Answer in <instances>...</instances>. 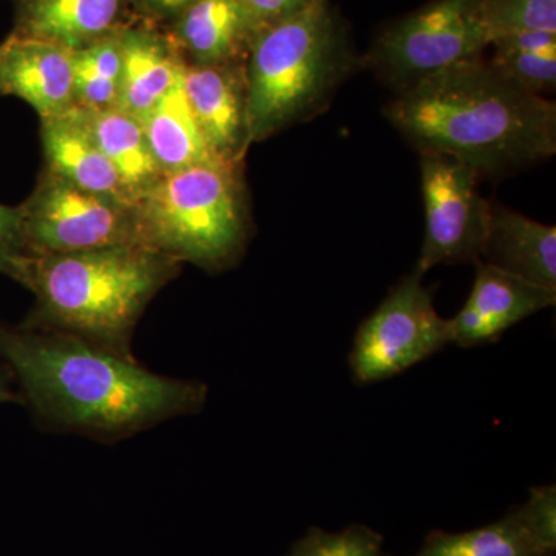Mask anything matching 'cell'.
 <instances>
[{
  "label": "cell",
  "mask_w": 556,
  "mask_h": 556,
  "mask_svg": "<svg viewBox=\"0 0 556 556\" xmlns=\"http://www.w3.org/2000/svg\"><path fill=\"white\" fill-rule=\"evenodd\" d=\"M388 119L420 152L503 174L556 152V105L522 89L489 61L463 62L397 91Z\"/></svg>",
  "instance_id": "2"
},
{
  "label": "cell",
  "mask_w": 556,
  "mask_h": 556,
  "mask_svg": "<svg viewBox=\"0 0 556 556\" xmlns=\"http://www.w3.org/2000/svg\"><path fill=\"white\" fill-rule=\"evenodd\" d=\"M482 262L556 291V229L506 207H492Z\"/></svg>",
  "instance_id": "16"
},
{
  "label": "cell",
  "mask_w": 556,
  "mask_h": 556,
  "mask_svg": "<svg viewBox=\"0 0 556 556\" xmlns=\"http://www.w3.org/2000/svg\"><path fill=\"white\" fill-rule=\"evenodd\" d=\"M121 83L116 109L141 119L182 80L186 61L170 35L148 25H121Z\"/></svg>",
  "instance_id": "13"
},
{
  "label": "cell",
  "mask_w": 556,
  "mask_h": 556,
  "mask_svg": "<svg viewBox=\"0 0 556 556\" xmlns=\"http://www.w3.org/2000/svg\"><path fill=\"white\" fill-rule=\"evenodd\" d=\"M124 2L127 0H20L13 35L78 50L123 25Z\"/></svg>",
  "instance_id": "17"
},
{
  "label": "cell",
  "mask_w": 556,
  "mask_h": 556,
  "mask_svg": "<svg viewBox=\"0 0 556 556\" xmlns=\"http://www.w3.org/2000/svg\"><path fill=\"white\" fill-rule=\"evenodd\" d=\"M415 556H554L530 533L519 507L493 525L450 533L433 530Z\"/></svg>",
  "instance_id": "20"
},
{
  "label": "cell",
  "mask_w": 556,
  "mask_h": 556,
  "mask_svg": "<svg viewBox=\"0 0 556 556\" xmlns=\"http://www.w3.org/2000/svg\"><path fill=\"white\" fill-rule=\"evenodd\" d=\"M519 510L538 544L556 556V486H533Z\"/></svg>",
  "instance_id": "25"
},
{
  "label": "cell",
  "mask_w": 556,
  "mask_h": 556,
  "mask_svg": "<svg viewBox=\"0 0 556 556\" xmlns=\"http://www.w3.org/2000/svg\"><path fill=\"white\" fill-rule=\"evenodd\" d=\"M0 358L36 426L113 444L204 408L207 386L61 332L0 324Z\"/></svg>",
  "instance_id": "1"
},
{
  "label": "cell",
  "mask_w": 556,
  "mask_h": 556,
  "mask_svg": "<svg viewBox=\"0 0 556 556\" xmlns=\"http://www.w3.org/2000/svg\"><path fill=\"white\" fill-rule=\"evenodd\" d=\"M239 166L208 160L161 175L137 201L144 247L211 273L239 262L249 237Z\"/></svg>",
  "instance_id": "5"
},
{
  "label": "cell",
  "mask_w": 556,
  "mask_h": 556,
  "mask_svg": "<svg viewBox=\"0 0 556 556\" xmlns=\"http://www.w3.org/2000/svg\"><path fill=\"white\" fill-rule=\"evenodd\" d=\"M40 139L46 170L78 188L135 203L98 146L83 109L40 119Z\"/></svg>",
  "instance_id": "14"
},
{
  "label": "cell",
  "mask_w": 556,
  "mask_h": 556,
  "mask_svg": "<svg viewBox=\"0 0 556 556\" xmlns=\"http://www.w3.org/2000/svg\"><path fill=\"white\" fill-rule=\"evenodd\" d=\"M141 123L163 174L217 160L201 135L181 84L146 113Z\"/></svg>",
  "instance_id": "19"
},
{
  "label": "cell",
  "mask_w": 556,
  "mask_h": 556,
  "mask_svg": "<svg viewBox=\"0 0 556 556\" xmlns=\"http://www.w3.org/2000/svg\"><path fill=\"white\" fill-rule=\"evenodd\" d=\"M495 51H517V53H535L556 58V33L519 31L497 36L490 40Z\"/></svg>",
  "instance_id": "27"
},
{
  "label": "cell",
  "mask_w": 556,
  "mask_h": 556,
  "mask_svg": "<svg viewBox=\"0 0 556 556\" xmlns=\"http://www.w3.org/2000/svg\"><path fill=\"white\" fill-rule=\"evenodd\" d=\"M489 38L519 31L556 33V0H482Z\"/></svg>",
  "instance_id": "22"
},
{
  "label": "cell",
  "mask_w": 556,
  "mask_h": 556,
  "mask_svg": "<svg viewBox=\"0 0 556 556\" xmlns=\"http://www.w3.org/2000/svg\"><path fill=\"white\" fill-rule=\"evenodd\" d=\"M320 0H243L257 31L302 13Z\"/></svg>",
  "instance_id": "28"
},
{
  "label": "cell",
  "mask_w": 556,
  "mask_h": 556,
  "mask_svg": "<svg viewBox=\"0 0 556 556\" xmlns=\"http://www.w3.org/2000/svg\"><path fill=\"white\" fill-rule=\"evenodd\" d=\"M489 46L482 0H433L388 25L362 61L401 91L442 70L479 60Z\"/></svg>",
  "instance_id": "6"
},
{
  "label": "cell",
  "mask_w": 556,
  "mask_h": 556,
  "mask_svg": "<svg viewBox=\"0 0 556 556\" xmlns=\"http://www.w3.org/2000/svg\"><path fill=\"white\" fill-rule=\"evenodd\" d=\"M426 239L416 269L481 260L492 206L479 192L473 167L437 152H420Z\"/></svg>",
  "instance_id": "9"
},
{
  "label": "cell",
  "mask_w": 556,
  "mask_h": 556,
  "mask_svg": "<svg viewBox=\"0 0 556 556\" xmlns=\"http://www.w3.org/2000/svg\"><path fill=\"white\" fill-rule=\"evenodd\" d=\"M181 86L212 155L240 164L249 149L244 62L186 64Z\"/></svg>",
  "instance_id": "11"
},
{
  "label": "cell",
  "mask_w": 556,
  "mask_h": 556,
  "mask_svg": "<svg viewBox=\"0 0 556 556\" xmlns=\"http://www.w3.org/2000/svg\"><path fill=\"white\" fill-rule=\"evenodd\" d=\"M489 62L501 75L532 93L543 97V93L555 90L556 58L517 51H495Z\"/></svg>",
  "instance_id": "24"
},
{
  "label": "cell",
  "mask_w": 556,
  "mask_h": 556,
  "mask_svg": "<svg viewBox=\"0 0 556 556\" xmlns=\"http://www.w3.org/2000/svg\"><path fill=\"white\" fill-rule=\"evenodd\" d=\"M357 62L328 0L258 30L244 58L249 148L317 115Z\"/></svg>",
  "instance_id": "4"
},
{
  "label": "cell",
  "mask_w": 556,
  "mask_h": 556,
  "mask_svg": "<svg viewBox=\"0 0 556 556\" xmlns=\"http://www.w3.org/2000/svg\"><path fill=\"white\" fill-rule=\"evenodd\" d=\"M20 208L28 254L144 247L137 203L78 188L49 170Z\"/></svg>",
  "instance_id": "7"
},
{
  "label": "cell",
  "mask_w": 556,
  "mask_h": 556,
  "mask_svg": "<svg viewBox=\"0 0 556 556\" xmlns=\"http://www.w3.org/2000/svg\"><path fill=\"white\" fill-rule=\"evenodd\" d=\"M20 404V391H17L16 380L9 365L0 358V405Z\"/></svg>",
  "instance_id": "30"
},
{
  "label": "cell",
  "mask_w": 556,
  "mask_h": 556,
  "mask_svg": "<svg viewBox=\"0 0 556 556\" xmlns=\"http://www.w3.org/2000/svg\"><path fill=\"white\" fill-rule=\"evenodd\" d=\"M473 289L463 309L448 320L450 343L473 348L496 342L508 328L551 308L556 291L478 260Z\"/></svg>",
  "instance_id": "10"
},
{
  "label": "cell",
  "mask_w": 556,
  "mask_h": 556,
  "mask_svg": "<svg viewBox=\"0 0 556 556\" xmlns=\"http://www.w3.org/2000/svg\"><path fill=\"white\" fill-rule=\"evenodd\" d=\"M172 25L170 38L192 65L244 62L257 35L243 0H195Z\"/></svg>",
  "instance_id": "15"
},
{
  "label": "cell",
  "mask_w": 556,
  "mask_h": 556,
  "mask_svg": "<svg viewBox=\"0 0 556 556\" xmlns=\"http://www.w3.org/2000/svg\"><path fill=\"white\" fill-rule=\"evenodd\" d=\"M424 276L415 268L358 328L350 354L358 386L394 378L448 345V320L434 308Z\"/></svg>",
  "instance_id": "8"
},
{
  "label": "cell",
  "mask_w": 556,
  "mask_h": 556,
  "mask_svg": "<svg viewBox=\"0 0 556 556\" xmlns=\"http://www.w3.org/2000/svg\"><path fill=\"white\" fill-rule=\"evenodd\" d=\"M0 97L27 102L39 119L75 108L72 50L11 35L0 43Z\"/></svg>",
  "instance_id": "12"
},
{
  "label": "cell",
  "mask_w": 556,
  "mask_h": 556,
  "mask_svg": "<svg viewBox=\"0 0 556 556\" xmlns=\"http://www.w3.org/2000/svg\"><path fill=\"white\" fill-rule=\"evenodd\" d=\"M181 263L146 247L27 254L11 274L35 298L22 327L73 336L124 357L139 318Z\"/></svg>",
  "instance_id": "3"
},
{
  "label": "cell",
  "mask_w": 556,
  "mask_h": 556,
  "mask_svg": "<svg viewBox=\"0 0 556 556\" xmlns=\"http://www.w3.org/2000/svg\"><path fill=\"white\" fill-rule=\"evenodd\" d=\"M84 113L98 146L137 203L139 197L163 175L153 159L141 119L116 108L84 110Z\"/></svg>",
  "instance_id": "18"
},
{
  "label": "cell",
  "mask_w": 556,
  "mask_h": 556,
  "mask_svg": "<svg viewBox=\"0 0 556 556\" xmlns=\"http://www.w3.org/2000/svg\"><path fill=\"white\" fill-rule=\"evenodd\" d=\"M139 16L153 22H172L195 0H127Z\"/></svg>",
  "instance_id": "29"
},
{
  "label": "cell",
  "mask_w": 556,
  "mask_h": 556,
  "mask_svg": "<svg viewBox=\"0 0 556 556\" xmlns=\"http://www.w3.org/2000/svg\"><path fill=\"white\" fill-rule=\"evenodd\" d=\"M383 538L367 526H348L342 532L313 527L285 556H383Z\"/></svg>",
  "instance_id": "23"
},
{
  "label": "cell",
  "mask_w": 556,
  "mask_h": 556,
  "mask_svg": "<svg viewBox=\"0 0 556 556\" xmlns=\"http://www.w3.org/2000/svg\"><path fill=\"white\" fill-rule=\"evenodd\" d=\"M27 254L20 206L0 203V274L11 277L20 260Z\"/></svg>",
  "instance_id": "26"
},
{
  "label": "cell",
  "mask_w": 556,
  "mask_h": 556,
  "mask_svg": "<svg viewBox=\"0 0 556 556\" xmlns=\"http://www.w3.org/2000/svg\"><path fill=\"white\" fill-rule=\"evenodd\" d=\"M119 28L89 46L72 51L75 108L84 110L116 108L121 67H123Z\"/></svg>",
  "instance_id": "21"
}]
</instances>
